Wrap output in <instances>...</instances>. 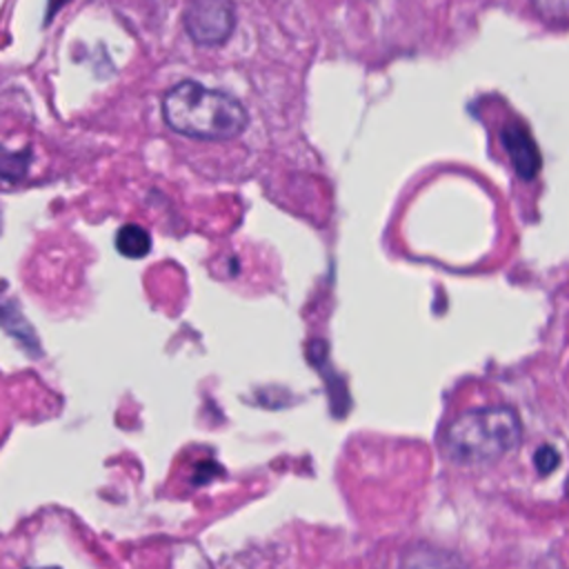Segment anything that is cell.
Returning <instances> with one entry per match:
<instances>
[{
	"label": "cell",
	"instance_id": "cell-7",
	"mask_svg": "<svg viewBox=\"0 0 569 569\" xmlns=\"http://www.w3.org/2000/svg\"><path fill=\"white\" fill-rule=\"evenodd\" d=\"M558 460H560V456H558V451L553 449V447H549V445H545V447H540L538 451H536V456H533V462H536V469H538V473H542V476H547V473H551L556 467H558Z\"/></svg>",
	"mask_w": 569,
	"mask_h": 569
},
{
	"label": "cell",
	"instance_id": "cell-6",
	"mask_svg": "<svg viewBox=\"0 0 569 569\" xmlns=\"http://www.w3.org/2000/svg\"><path fill=\"white\" fill-rule=\"evenodd\" d=\"M531 4L547 20L569 18V0H531Z\"/></svg>",
	"mask_w": 569,
	"mask_h": 569
},
{
	"label": "cell",
	"instance_id": "cell-1",
	"mask_svg": "<svg viewBox=\"0 0 569 569\" xmlns=\"http://www.w3.org/2000/svg\"><path fill=\"white\" fill-rule=\"evenodd\" d=\"M162 116L169 129L200 140H231L247 127V111L233 96L193 80L164 93Z\"/></svg>",
	"mask_w": 569,
	"mask_h": 569
},
{
	"label": "cell",
	"instance_id": "cell-3",
	"mask_svg": "<svg viewBox=\"0 0 569 569\" xmlns=\"http://www.w3.org/2000/svg\"><path fill=\"white\" fill-rule=\"evenodd\" d=\"M236 13L231 0H191L184 11V29L198 44H222L233 31Z\"/></svg>",
	"mask_w": 569,
	"mask_h": 569
},
{
	"label": "cell",
	"instance_id": "cell-8",
	"mask_svg": "<svg viewBox=\"0 0 569 569\" xmlns=\"http://www.w3.org/2000/svg\"><path fill=\"white\" fill-rule=\"evenodd\" d=\"M567 493H569V482H567Z\"/></svg>",
	"mask_w": 569,
	"mask_h": 569
},
{
	"label": "cell",
	"instance_id": "cell-5",
	"mask_svg": "<svg viewBox=\"0 0 569 569\" xmlns=\"http://www.w3.org/2000/svg\"><path fill=\"white\" fill-rule=\"evenodd\" d=\"M116 249L127 258H142L151 249V236L140 224H124L116 233Z\"/></svg>",
	"mask_w": 569,
	"mask_h": 569
},
{
	"label": "cell",
	"instance_id": "cell-2",
	"mask_svg": "<svg viewBox=\"0 0 569 569\" xmlns=\"http://www.w3.org/2000/svg\"><path fill=\"white\" fill-rule=\"evenodd\" d=\"M522 425L511 407H482L460 413L442 436V453L458 465L496 462L518 447Z\"/></svg>",
	"mask_w": 569,
	"mask_h": 569
},
{
	"label": "cell",
	"instance_id": "cell-4",
	"mask_svg": "<svg viewBox=\"0 0 569 569\" xmlns=\"http://www.w3.org/2000/svg\"><path fill=\"white\" fill-rule=\"evenodd\" d=\"M500 140H502V147H505L516 173L522 180L536 178V173L540 171V151H538L529 129L522 127L520 122H509L502 127Z\"/></svg>",
	"mask_w": 569,
	"mask_h": 569
}]
</instances>
